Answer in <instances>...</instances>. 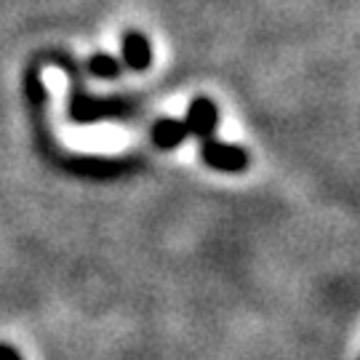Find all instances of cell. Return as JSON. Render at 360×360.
Here are the masks:
<instances>
[{"mask_svg": "<svg viewBox=\"0 0 360 360\" xmlns=\"http://www.w3.org/2000/svg\"><path fill=\"white\" fill-rule=\"evenodd\" d=\"M200 155H203V160H206L211 168L227 171V174H240V171H245V166H248V155H245L243 147L219 142L217 136L200 142Z\"/></svg>", "mask_w": 360, "mask_h": 360, "instance_id": "6da1fadb", "label": "cell"}, {"mask_svg": "<svg viewBox=\"0 0 360 360\" xmlns=\"http://www.w3.org/2000/svg\"><path fill=\"white\" fill-rule=\"evenodd\" d=\"M184 126L190 134L200 136L203 139H214V129H217V107L208 99H195L187 110V117H184Z\"/></svg>", "mask_w": 360, "mask_h": 360, "instance_id": "7a4b0ae2", "label": "cell"}, {"mask_svg": "<svg viewBox=\"0 0 360 360\" xmlns=\"http://www.w3.org/2000/svg\"><path fill=\"white\" fill-rule=\"evenodd\" d=\"M123 62L131 67V70H147L150 62H153V51H150V43L144 35L139 32H129L123 38Z\"/></svg>", "mask_w": 360, "mask_h": 360, "instance_id": "3957f363", "label": "cell"}, {"mask_svg": "<svg viewBox=\"0 0 360 360\" xmlns=\"http://www.w3.org/2000/svg\"><path fill=\"white\" fill-rule=\"evenodd\" d=\"M187 136H190V131H187V126H184V120L163 117V120H158V123H155L153 139L160 150H174V147H179Z\"/></svg>", "mask_w": 360, "mask_h": 360, "instance_id": "277c9868", "label": "cell"}, {"mask_svg": "<svg viewBox=\"0 0 360 360\" xmlns=\"http://www.w3.org/2000/svg\"><path fill=\"white\" fill-rule=\"evenodd\" d=\"M89 70L96 77H115L120 72V62L110 53H96V56H91Z\"/></svg>", "mask_w": 360, "mask_h": 360, "instance_id": "5b68a950", "label": "cell"}, {"mask_svg": "<svg viewBox=\"0 0 360 360\" xmlns=\"http://www.w3.org/2000/svg\"><path fill=\"white\" fill-rule=\"evenodd\" d=\"M0 360H22V358H19V352H13L11 347H3V345H0Z\"/></svg>", "mask_w": 360, "mask_h": 360, "instance_id": "8992f818", "label": "cell"}]
</instances>
